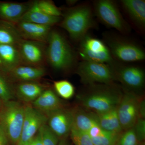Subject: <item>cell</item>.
<instances>
[{
    "label": "cell",
    "instance_id": "cell-40",
    "mask_svg": "<svg viewBox=\"0 0 145 145\" xmlns=\"http://www.w3.org/2000/svg\"></svg>",
    "mask_w": 145,
    "mask_h": 145
},
{
    "label": "cell",
    "instance_id": "cell-38",
    "mask_svg": "<svg viewBox=\"0 0 145 145\" xmlns=\"http://www.w3.org/2000/svg\"><path fill=\"white\" fill-rule=\"evenodd\" d=\"M3 103L2 101H1V99H0V109H1V108L2 106Z\"/></svg>",
    "mask_w": 145,
    "mask_h": 145
},
{
    "label": "cell",
    "instance_id": "cell-20",
    "mask_svg": "<svg viewBox=\"0 0 145 145\" xmlns=\"http://www.w3.org/2000/svg\"><path fill=\"white\" fill-rule=\"evenodd\" d=\"M22 64L18 46L0 44V69L7 72Z\"/></svg>",
    "mask_w": 145,
    "mask_h": 145
},
{
    "label": "cell",
    "instance_id": "cell-11",
    "mask_svg": "<svg viewBox=\"0 0 145 145\" xmlns=\"http://www.w3.org/2000/svg\"><path fill=\"white\" fill-rule=\"evenodd\" d=\"M47 121V117L30 105L25 107V117L20 137L16 145L27 144Z\"/></svg>",
    "mask_w": 145,
    "mask_h": 145
},
{
    "label": "cell",
    "instance_id": "cell-31",
    "mask_svg": "<svg viewBox=\"0 0 145 145\" xmlns=\"http://www.w3.org/2000/svg\"><path fill=\"white\" fill-rule=\"evenodd\" d=\"M138 143L133 127L122 131L115 145H137Z\"/></svg>",
    "mask_w": 145,
    "mask_h": 145
},
{
    "label": "cell",
    "instance_id": "cell-33",
    "mask_svg": "<svg viewBox=\"0 0 145 145\" xmlns=\"http://www.w3.org/2000/svg\"><path fill=\"white\" fill-rule=\"evenodd\" d=\"M139 117L145 119V101L144 98L140 99L139 107Z\"/></svg>",
    "mask_w": 145,
    "mask_h": 145
},
{
    "label": "cell",
    "instance_id": "cell-18",
    "mask_svg": "<svg viewBox=\"0 0 145 145\" xmlns=\"http://www.w3.org/2000/svg\"><path fill=\"white\" fill-rule=\"evenodd\" d=\"M14 87L15 96L26 103H33L46 89L44 86L38 82L18 83Z\"/></svg>",
    "mask_w": 145,
    "mask_h": 145
},
{
    "label": "cell",
    "instance_id": "cell-12",
    "mask_svg": "<svg viewBox=\"0 0 145 145\" xmlns=\"http://www.w3.org/2000/svg\"><path fill=\"white\" fill-rule=\"evenodd\" d=\"M46 43L22 39L18 46L22 64L43 67L46 60Z\"/></svg>",
    "mask_w": 145,
    "mask_h": 145
},
{
    "label": "cell",
    "instance_id": "cell-17",
    "mask_svg": "<svg viewBox=\"0 0 145 145\" xmlns=\"http://www.w3.org/2000/svg\"><path fill=\"white\" fill-rule=\"evenodd\" d=\"M31 104L33 108L46 116L64 107L59 98L50 89H46Z\"/></svg>",
    "mask_w": 145,
    "mask_h": 145
},
{
    "label": "cell",
    "instance_id": "cell-27",
    "mask_svg": "<svg viewBox=\"0 0 145 145\" xmlns=\"http://www.w3.org/2000/svg\"><path fill=\"white\" fill-rule=\"evenodd\" d=\"M57 94L64 99H69L74 95L75 88L70 82L66 80L55 81L53 84Z\"/></svg>",
    "mask_w": 145,
    "mask_h": 145
},
{
    "label": "cell",
    "instance_id": "cell-23",
    "mask_svg": "<svg viewBox=\"0 0 145 145\" xmlns=\"http://www.w3.org/2000/svg\"><path fill=\"white\" fill-rule=\"evenodd\" d=\"M97 123L102 129L120 134L123 131L119 121L117 107L101 113H95Z\"/></svg>",
    "mask_w": 145,
    "mask_h": 145
},
{
    "label": "cell",
    "instance_id": "cell-19",
    "mask_svg": "<svg viewBox=\"0 0 145 145\" xmlns=\"http://www.w3.org/2000/svg\"><path fill=\"white\" fill-rule=\"evenodd\" d=\"M122 6L133 23L140 30L145 28V1L122 0Z\"/></svg>",
    "mask_w": 145,
    "mask_h": 145
},
{
    "label": "cell",
    "instance_id": "cell-24",
    "mask_svg": "<svg viewBox=\"0 0 145 145\" xmlns=\"http://www.w3.org/2000/svg\"><path fill=\"white\" fill-rule=\"evenodd\" d=\"M22 39L16 25L0 20V44L18 46Z\"/></svg>",
    "mask_w": 145,
    "mask_h": 145
},
{
    "label": "cell",
    "instance_id": "cell-10",
    "mask_svg": "<svg viewBox=\"0 0 145 145\" xmlns=\"http://www.w3.org/2000/svg\"><path fill=\"white\" fill-rule=\"evenodd\" d=\"M141 98L133 91L126 89L117 107V113L123 131L131 128L139 117V107Z\"/></svg>",
    "mask_w": 145,
    "mask_h": 145
},
{
    "label": "cell",
    "instance_id": "cell-36",
    "mask_svg": "<svg viewBox=\"0 0 145 145\" xmlns=\"http://www.w3.org/2000/svg\"><path fill=\"white\" fill-rule=\"evenodd\" d=\"M78 1L77 0H68L66 1V3L68 5L70 6L73 7L78 3Z\"/></svg>",
    "mask_w": 145,
    "mask_h": 145
},
{
    "label": "cell",
    "instance_id": "cell-16",
    "mask_svg": "<svg viewBox=\"0 0 145 145\" xmlns=\"http://www.w3.org/2000/svg\"><path fill=\"white\" fill-rule=\"evenodd\" d=\"M27 3L0 1V20L16 24L30 7Z\"/></svg>",
    "mask_w": 145,
    "mask_h": 145
},
{
    "label": "cell",
    "instance_id": "cell-1",
    "mask_svg": "<svg viewBox=\"0 0 145 145\" xmlns=\"http://www.w3.org/2000/svg\"><path fill=\"white\" fill-rule=\"evenodd\" d=\"M77 96L80 106L95 113L117 107L124 91L114 83L93 84L85 86Z\"/></svg>",
    "mask_w": 145,
    "mask_h": 145
},
{
    "label": "cell",
    "instance_id": "cell-4",
    "mask_svg": "<svg viewBox=\"0 0 145 145\" xmlns=\"http://www.w3.org/2000/svg\"><path fill=\"white\" fill-rule=\"evenodd\" d=\"M25 106L13 100L3 103L0 109V126L5 133L8 142L18 144L22 129Z\"/></svg>",
    "mask_w": 145,
    "mask_h": 145
},
{
    "label": "cell",
    "instance_id": "cell-7",
    "mask_svg": "<svg viewBox=\"0 0 145 145\" xmlns=\"http://www.w3.org/2000/svg\"><path fill=\"white\" fill-rule=\"evenodd\" d=\"M115 81L120 82L127 90L135 92L144 88L145 72L143 69L114 60L108 64Z\"/></svg>",
    "mask_w": 145,
    "mask_h": 145
},
{
    "label": "cell",
    "instance_id": "cell-3",
    "mask_svg": "<svg viewBox=\"0 0 145 145\" xmlns=\"http://www.w3.org/2000/svg\"><path fill=\"white\" fill-rule=\"evenodd\" d=\"M93 7L88 3L74 6L62 15L60 25L66 30L72 40L79 42L95 27Z\"/></svg>",
    "mask_w": 145,
    "mask_h": 145
},
{
    "label": "cell",
    "instance_id": "cell-25",
    "mask_svg": "<svg viewBox=\"0 0 145 145\" xmlns=\"http://www.w3.org/2000/svg\"><path fill=\"white\" fill-rule=\"evenodd\" d=\"M88 133L94 145H115L121 133L108 132L99 125L91 127Z\"/></svg>",
    "mask_w": 145,
    "mask_h": 145
},
{
    "label": "cell",
    "instance_id": "cell-6",
    "mask_svg": "<svg viewBox=\"0 0 145 145\" xmlns=\"http://www.w3.org/2000/svg\"><path fill=\"white\" fill-rule=\"evenodd\" d=\"M93 13L108 27L116 29L121 34H129L130 25L122 16L117 4L111 0H97L93 2Z\"/></svg>",
    "mask_w": 145,
    "mask_h": 145
},
{
    "label": "cell",
    "instance_id": "cell-32",
    "mask_svg": "<svg viewBox=\"0 0 145 145\" xmlns=\"http://www.w3.org/2000/svg\"><path fill=\"white\" fill-rule=\"evenodd\" d=\"M134 132L139 142H143L145 138V119L139 117L133 127Z\"/></svg>",
    "mask_w": 145,
    "mask_h": 145
},
{
    "label": "cell",
    "instance_id": "cell-35",
    "mask_svg": "<svg viewBox=\"0 0 145 145\" xmlns=\"http://www.w3.org/2000/svg\"><path fill=\"white\" fill-rule=\"evenodd\" d=\"M27 145H44L42 142L40 136L38 133L37 135H36L32 139V140L27 144Z\"/></svg>",
    "mask_w": 145,
    "mask_h": 145
},
{
    "label": "cell",
    "instance_id": "cell-30",
    "mask_svg": "<svg viewBox=\"0 0 145 145\" xmlns=\"http://www.w3.org/2000/svg\"><path fill=\"white\" fill-rule=\"evenodd\" d=\"M70 134L75 145H94L88 132L72 129Z\"/></svg>",
    "mask_w": 145,
    "mask_h": 145
},
{
    "label": "cell",
    "instance_id": "cell-13",
    "mask_svg": "<svg viewBox=\"0 0 145 145\" xmlns=\"http://www.w3.org/2000/svg\"><path fill=\"white\" fill-rule=\"evenodd\" d=\"M46 116L47 124L59 138H64L70 133L73 125V109L63 107L52 112Z\"/></svg>",
    "mask_w": 145,
    "mask_h": 145
},
{
    "label": "cell",
    "instance_id": "cell-14",
    "mask_svg": "<svg viewBox=\"0 0 145 145\" xmlns=\"http://www.w3.org/2000/svg\"><path fill=\"white\" fill-rule=\"evenodd\" d=\"M5 73L12 83H20L37 82L45 75L46 71L43 67L22 64Z\"/></svg>",
    "mask_w": 145,
    "mask_h": 145
},
{
    "label": "cell",
    "instance_id": "cell-37",
    "mask_svg": "<svg viewBox=\"0 0 145 145\" xmlns=\"http://www.w3.org/2000/svg\"><path fill=\"white\" fill-rule=\"evenodd\" d=\"M58 145H69L67 143L66 140L63 138H62L61 140L60 141Z\"/></svg>",
    "mask_w": 145,
    "mask_h": 145
},
{
    "label": "cell",
    "instance_id": "cell-22",
    "mask_svg": "<svg viewBox=\"0 0 145 145\" xmlns=\"http://www.w3.org/2000/svg\"><path fill=\"white\" fill-rule=\"evenodd\" d=\"M61 20V17L49 16L43 13L34 2L31 4L28 10L25 13L20 22H28L52 27L59 22Z\"/></svg>",
    "mask_w": 145,
    "mask_h": 145
},
{
    "label": "cell",
    "instance_id": "cell-29",
    "mask_svg": "<svg viewBox=\"0 0 145 145\" xmlns=\"http://www.w3.org/2000/svg\"><path fill=\"white\" fill-rule=\"evenodd\" d=\"M38 8L43 13L51 16L61 17L62 13L53 2L48 0H41L34 2Z\"/></svg>",
    "mask_w": 145,
    "mask_h": 145
},
{
    "label": "cell",
    "instance_id": "cell-28",
    "mask_svg": "<svg viewBox=\"0 0 145 145\" xmlns=\"http://www.w3.org/2000/svg\"><path fill=\"white\" fill-rule=\"evenodd\" d=\"M44 145H58L59 137L47 123L43 125L38 132Z\"/></svg>",
    "mask_w": 145,
    "mask_h": 145
},
{
    "label": "cell",
    "instance_id": "cell-34",
    "mask_svg": "<svg viewBox=\"0 0 145 145\" xmlns=\"http://www.w3.org/2000/svg\"><path fill=\"white\" fill-rule=\"evenodd\" d=\"M8 142V139L5 133L0 126V145H7Z\"/></svg>",
    "mask_w": 145,
    "mask_h": 145
},
{
    "label": "cell",
    "instance_id": "cell-15",
    "mask_svg": "<svg viewBox=\"0 0 145 145\" xmlns=\"http://www.w3.org/2000/svg\"><path fill=\"white\" fill-rule=\"evenodd\" d=\"M16 25L23 39L47 43L52 27L20 21Z\"/></svg>",
    "mask_w": 145,
    "mask_h": 145
},
{
    "label": "cell",
    "instance_id": "cell-21",
    "mask_svg": "<svg viewBox=\"0 0 145 145\" xmlns=\"http://www.w3.org/2000/svg\"><path fill=\"white\" fill-rule=\"evenodd\" d=\"M73 109L74 118L72 129L88 132L91 127L99 125L94 112L80 106Z\"/></svg>",
    "mask_w": 145,
    "mask_h": 145
},
{
    "label": "cell",
    "instance_id": "cell-5",
    "mask_svg": "<svg viewBox=\"0 0 145 145\" xmlns=\"http://www.w3.org/2000/svg\"><path fill=\"white\" fill-rule=\"evenodd\" d=\"M104 42L114 60L126 63L141 61L145 59L144 50L133 41L116 34H104Z\"/></svg>",
    "mask_w": 145,
    "mask_h": 145
},
{
    "label": "cell",
    "instance_id": "cell-26",
    "mask_svg": "<svg viewBox=\"0 0 145 145\" xmlns=\"http://www.w3.org/2000/svg\"><path fill=\"white\" fill-rule=\"evenodd\" d=\"M15 96L14 85L5 72L0 69V99L3 103L13 100Z\"/></svg>",
    "mask_w": 145,
    "mask_h": 145
},
{
    "label": "cell",
    "instance_id": "cell-9",
    "mask_svg": "<svg viewBox=\"0 0 145 145\" xmlns=\"http://www.w3.org/2000/svg\"><path fill=\"white\" fill-rule=\"evenodd\" d=\"M80 43L79 55L82 60L107 64L114 61L108 47L100 39L87 34Z\"/></svg>",
    "mask_w": 145,
    "mask_h": 145
},
{
    "label": "cell",
    "instance_id": "cell-39",
    "mask_svg": "<svg viewBox=\"0 0 145 145\" xmlns=\"http://www.w3.org/2000/svg\"><path fill=\"white\" fill-rule=\"evenodd\" d=\"M137 145H145L144 144V142H139L138 143V144Z\"/></svg>",
    "mask_w": 145,
    "mask_h": 145
},
{
    "label": "cell",
    "instance_id": "cell-2",
    "mask_svg": "<svg viewBox=\"0 0 145 145\" xmlns=\"http://www.w3.org/2000/svg\"><path fill=\"white\" fill-rule=\"evenodd\" d=\"M47 44L46 60L53 69L66 71L77 66V54L59 31L52 29Z\"/></svg>",
    "mask_w": 145,
    "mask_h": 145
},
{
    "label": "cell",
    "instance_id": "cell-8",
    "mask_svg": "<svg viewBox=\"0 0 145 145\" xmlns=\"http://www.w3.org/2000/svg\"><path fill=\"white\" fill-rule=\"evenodd\" d=\"M75 72L85 86L93 84L114 83L113 73L108 64L82 60L76 67Z\"/></svg>",
    "mask_w": 145,
    "mask_h": 145
}]
</instances>
